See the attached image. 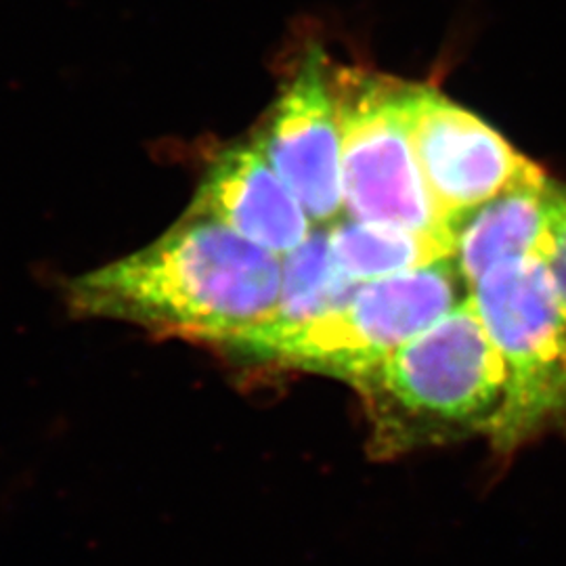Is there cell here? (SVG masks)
<instances>
[{
  "mask_svg": "<svg viewBox=\"0 0 566 566\" xmlns=\"http://www.w3.org/2000/svg\"><path fill=\"white\" fill-rule=\"evenodd\" d=\"M282 292L273 252L189 212L158 242L97 269L70 290L82 315L114 317L238 348L271 324Z\"/></svg>",
  "mask_w": 566,
  "mask_h": 566,
  "instance_id": "6da1fadb",
  "label": "cell"
},
{
  "mask_svg": "<svg viewBox=\"0 0 566 566\" xmlns=\"http://www.w3.org/2000/svg\"><path fill=\"white\" fill-rule=\"evenodd\" d=\"M353 386L364 395L380 455L489 434L506 392V369L465 298Z\"/></svg>",
  "mask_w": 566,
  "mask_h": 566,
  "instance_id": "7a4b0ae2",
  "label": "cell"
},
{
  "mask_svg": "<svg viewBox=\"0 0 566 566\" xmlns=\"http://www.w3.org/2000/svg\"><path fill=\"white\" fill-rule=\"evenodd\" d=\"M506 369L489 437L510 451L566 411V315L542 256L497 264L468 290Z\"/></svg>",
  "mask_w": 566,
  "mask_h": 566,
  "instance_id": "3957f363",
  "label": "cell"
},
{
  "mask_svg": "<svg viewBox=\"0 0 566 566\" xmlns=\"http://www.w3.org/2000/svg\"><path fill=\"white\" fill-rule=\"evenodd\" d=\"M464 285L453 259L365 282L332 313L261 336L242 353L355 382L453 311Z\"/></svg>",
  "mask_w": 566,
  "mask_h": 566,
  "instance_id": "277c9868",
  "label": "cell"
},
{
  "mask_svg": "<svg viewBox=\"0 0 566 566\" xmlns=\"http://www.w3.org/2000/svg\"><path fill=\"white\" fill-rule=\"evenodd\" d=\"M407 82L355 67L332 72L344 203L355 221L455 235L428 196L407 128Z\"/></svg>",
  "mask_w": 566,
  "mask_h": 566,
  "instance_id": "5b68a950",
  "label": "cell"
},
{
  "mask_svg": "<svg viewBox=\"0 0 566 566\" xmlns=\"http://www.w3.org/2000/svg\"><path fill=\"white\" fill-rule=\"evenodd\" d=\"M407 128L428 196L453 235L533 168L497 130L430 86H409Z\"/></svg>",
  "mask_w": 566,
  "mask_h": 566,
  "instance_id": "8992f818",
  "label": "cell"
},
{
  "mask_svg": "<svg viewBox=\"0 0 566 566\" xmlns=\"http://www.w3.org/2000/svg\"><path fill=\"white\" fill-rule=\"evenodd\" d=\"M254 147L301 202L308 219L327 223L344 206L336 107L319 55L304 61L283 88Z\"/></svg>",
  "mask_w": 566,
  "mask_h": 566,
  "instance_id": "52a82bcc",
  "label": "cell"
},
{
  "mask_svg": "<svg viewBox=\"0 0 566 566\" xmlns=\"http://www.w3.org/2000/svg\"><path fill=\"white\" fill-rule=\"evenodd\" d=\"M193 214L214 219L269 252H292L308 238V217L256 147H231L210 166Z\"/></svg>",
  "mask_w": 566,
  "mask_h": 566,
  "instance_id": "ba28073f",
  "label": "cell"
},
{
  "mask_svg": "<svg viewBox=\"0 0 566 566\" xmlns=\"http://www.w3.org/2000/svg\"><path fill=\"white\" fill-rule=\"evenodd\" d=\"M556 187L533 164L518 181L465 219L455 235L453 263L468 290L497 264L542 256Z\"/></svg>",
  "mask_w": 566,
  "mask_h": 566,
  "instance_id": "9c48e42d",
  "label": "cell"
},
{
  "mask_svg": "<svg viewBox=\"0 0 566 566\" xmlns=\"http://www.w3.org/2000/svg\"><path fill=\"white\" fill-rule=\"evenodd\" d=\"M334 264L353 282L385 280L453 259L455 242L439 233L346 221L327 235Z\"/></svg>",
  "mask_w": 566,
  "mask_h": 566,
  "instance_id": "30bf717a",
  "label": "cell"
},
{
  "mask_svg": "<svg viewBox=\"0 0 566 566\" xmlns=\"http://www.w3.org/2000/svg\"><path fill=\"white\" fill-rule=\"evenodd\" d=\"M361 283L353 282L332 261L329 243L322 233L308 235L303 245L290 252L282 266V292L271 324L252 332L235 350L266 334H280L311 324L343 306Z\"/></svg>",
  "mask_w": 566,
  "mask_h": 566,
  "instance_id": "8fae6325",
  "label": "cell"
},
{
  "mask_svg": "<svg viewBox=\"0 0 566 566\" xmlns=\"http://www.w3.org/2000/svg\"><path fill=\"white\" fill-rule=\"evenodd\" d=\"M542 259L546 261L547 269L552 273V280L566 315V189L560 185L556 187L552 198L549 227H547Z\"/></svg>",
  "mask_w": 566,
  "mask_h": 566,
  "instance_id": "7c38bea8",
  "label": "cell"
}]
</instances>
